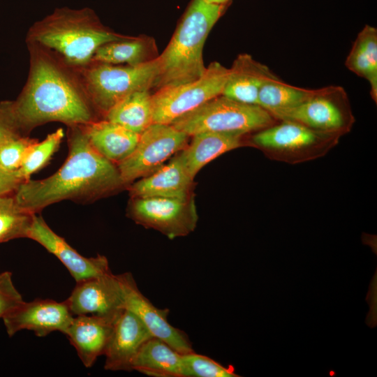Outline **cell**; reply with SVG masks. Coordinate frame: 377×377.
I'll list each match as a JSON object with an SVG mask.
<instances>
[{"label": "cell", "mask_w": 377, "mask_h": 377, "mask_svg": "<svg viewBox=\"0 0 377 377\" xmlns=\"http://www.w3.org/2000/svg\"><path fill=\"white\" fill-rule=\"evenodd\" d=\"M27 45L30 55L28 78L20 94L13 101L24 135L50 121L70 126L98 120V113L76 69L47 48Z\"/></svg>", "instance_id": "6da1fadb"}, {"label": "cell", "mask_w": 377, "mask_h": 377, "mask_svg": "<svg viewBox=\"0 0 377 377\" xmlns=\"http://www.w3.org/2000/svg\"><path fill=\"white\" fill-rule=\"evenodd\" d=\"M68 154L61 167L43 179L23 182L13 193L17 205L36 214L64 200L87 202L126 185L117 165L91 145L82 125L68 126Z\"/></svg>", "instance_id": "7a4b0ae2"}, {"label": "cell", "mask_w": 377, "mask_h": 377, "mask_svg": "<svg viewBox=\"0 0 377 377\" xmlns=\"http://www.w3.org/2000/svg\"><path fill=\"white\" fill-rule=\"evenodd\" d=\"M128 37L106 29L89 8H60L35 22L26 40L50 50L77 68L88 65L102 45Z\"/></svg>", "instance_id": "3957f363"}, {"label": "cell", "mask_w": 377, "mask_h": 377, "mask_svg": "<svg viewBox=\"0 0 377 377\" xmlns=\"http://www.w3.org/2000/svg\"><path fill=\"white\" fill-rule=\"evenodd\" d=\"M224 4L193 0L172 38L158 57L157 90L200 78L206 71L202 50L206 38L221 16Z\"/></svg>", "instance_id": "277c9868"}, {"label": "cell", "mask_w": 377, "mask_h": 377, "mask_svg": "<svg viewBox=\"0 0 377 377\" xmlns=\"http://www.w3.org/2000/svg\"><path fill=\"white\" fill-rule=\"evenodd\" d=\"M75 69L96 111L105 115L131 93L153 88L158 61L155 58L136 66L91 62Z\"/></svg>", "instance_id": "5b68a950"}, {"label": "cell", "mask_w": 377, "mask_h": 377, "mask_svg": "<svg viewBox=\"0 0 377 377\" xmlns=\"http://www.w3.org/2000/svg\"><path fill=\"white\" fill-rule=\"evenodd\" d=\"M276 121L268 111L258 105L240 103L219 95L170 124L188 136L209 131L246 135L269 127Z\"/></svg>", "instance_id": "8992f818"}, {"label": "cell", "mask_w": 377, "mask_h": 377, "mask_svg": "<svg viewBox=\"0 0 377 377\" xmlns=\"http://www.w3.org/2000/svg\"><path fill=\"white\" fill-rule=\"evenodd\" d=\"M339 138L297 122L281 121L257 131L251 141L269 158L297 163L324 156Z\"/></svg>", "instance_id": "52a82bcc"}, {"label": "cell", "mask_w": 377, "mask_h": 377, "mask_svg": "<svg viewBox=\"0 0 377 377\" xmlns=\"http://www.w3.org/2000/svg\"><path fill=\"white\" fill-rule=\"evenodd\" d=\"M229 75L230 68L213 62L200 78L157 90L151 94L153 123L170 124L221 95Z\"/></svg>", "instance_id": "ba28073f"}, {"label": "cell", "mask_w": 377, "mask_h": 377, "mask_svg": "<svg viewBox=\"0 0 377 377\" xmlns=\"http://www.w3.org/2000/svg\"><path fill=\"white\" fill-rule=\"evenodd\" d=\"M277 121H291L311 129L341 136L355 122L345 90L339 86L318 89L316 94L302 104L269 112Z\"/></svg>", "instance_id": "9c48e42d"}, {"label": "cell", "mask_w": 377, "mask_h": 377, "mask_svg": "<svg viewBox=\"0 0 377 377\" xmlns=\"http://www.w3.org/2000/svg\"><path fill=\"white\" fill-rule=\"evenodd\" d=\"M188 135L172 124L152 123L140 134L133 151L117 164L125 184L152 173L184 149Z\"/></svg>", "instance_id": "30bf717a"}, {"label": "cell", "mask_w": 377, "mask_h": 377, "mask_svg": "<svg viewBox=\"0 0 377 377\" xmlns=\"http://www.w3.org/2000/svg\"><path fill=\"white\" fill-rule=\"evenodd\" d=\"M128 214L136 223L155 229L170 239L193 232L198 219L192 197L132 198Z\"/></svg>", "instance_id": "8fae6325"}, {"label": "cell", "mask_w": 377, "mask_h": 377, "mask_svg": "<svg viewBox=\"0 0 377 377\" xmlns=\"http://www.w3.org/2000/svg\"><path fill=\"white\" fill-rule=\"evenodd\" d=\"M66 301L74 316H112L124 309L121 282L119 275L111 272L77 281Z\"/></svg>", "instance_id": "7c38bea8"}, {"label": "cell", "mask_w": 377, "mask_h": 377, "mask_svg": "<svg viewBox=\"0 0 377 377\" xmlns=\"http://www.w3.org/2000/svg\"><path fill=\"white\" fill-rule=\"evenodd\" d=\"M73 316L66 300L36 299L23 300L2 319L9 337L27 330L42 337L54 331L64 334Z\"/></svg>", "instance_id": "4fadbf2b"}, {"label": "cell", "mask_w": 377, "mask_h": 377, "mask_svg": "<svg viewBox=\"0 0 377 377\" xmlns=\"http://www.w3.org/2000/svg\"><path fill=\"white\" fill-rule=\"evenodd\" d=\"M124 295V309L133 312L145 324L154 337L158 338L181 354L193 352L187 336L168 321L169 310L161 309L140 292L129 272L118 274Z\"/></svg>", "instance_id": "5bb4252c"}, {"label": "cell", "mask_w": 377, "mask_h": 377, "mask_svg": "<svg viewBox=\"0 0 377 377\" xmlns=\"http://www.w3.org/2000/svg\"><path fill=\"white\" fill-rule=\"evenodd\" d=\"M27 238L36 241L55 256L66 267L75 282L110 272L105 256L87 258L80 255L66 240L54 232L43 218L34 214Z\"/></svg>", "instance_id": "9a60e30c"}, {"label": "cell", "mask_w": 377, "mask_h": 377, "mask_svg": "<svg viewBox=\"0 0 377 377\" xmlns=\"http://www.w3.org/2000/svg\"><path fill=\"white\" fill-rule=\"evenodd\" d=\"M151 337L142 321L133 312L124 309L114 322L105 347V369L131 371L140 349Z\"/></svg>", "instance_id": "2e32d148"}, {"label": "cell", "mask_w": 377, "mask_h": 377, "mask_svg": "<svg viewBox=\"0 0 377 377\" xmlns=\"http://www.w3.org/2000/svg\"><path fill=\"white\" fill-rule=\"evenodd\" d=\"M119 314L73 316L64 334L85 367H92L97 358L104 355L114 322Z\"/></svg>", "instance_id": "e0dca14e"}, {"label": "cell", "mask_w": 377, "mask_h": 377, "mask_svg": "<svg viewBox=\"0 0 377 377\" xmlns=\"http://www.w3.org/2000/svg\"><path fill=\"white\" fill-rule=\"evenodd\" d=\"M193 181L179 154L168 164L132 184L129 191L132 198L186 199L190 197Z\"/></svg>", "instance_id": "ac0fdd59"}, {"label": "cell", "mask_w": 377, "mask_h": 377, "mask_svg": "<svg viewBox=\"0 0 377 377\" xmlns=\"http://www.w3.org/2000/svg\"><path fill=\"white\" fill-rule=\"evenodd\" d=\"M276 77L267 66L248 54H241L230 68V75L221 95L240 103L258 105L263 84Z\"/></svg>", "instance_id": "d6986e66"}, {"label": "cell", "mask_w": 377, "mask_h": 377, "mask_svg": "<svg viewBox=\"0 0 377 377\" xmlns=\"http://www.w3.org/2000/svg\"><path fill=\"white\" fill-rule=\"evenodd\" d=\"M82 127L94 149L116 165L131 155L140 138V134L107 119L96 120Z\"/></svg>", "instance_id": "ffe728a7"}, {"label": "cell", "mask_w": 377, "mask_h": 377, "mask_svg": "<svg viewBox=\"0 0 377 377\" xmlns=\"http://www.w3.org/2000/svg\"><path fill=\"white\" fill-rule=\"evenodd\" d=\"M240 133L202 132L195 134L190 145L179 154L192 178L207 163L242 145Z\"/></svg>", "instance_id": "44dd1931"}, {"label": "cell", "mask_w": 377, "mask_h": 377, "mask_svg": "<svg viewBox=\"0 0 377 377\" xmlns=\"http://www.w3.org/2000/svg\"><path fill=\"white\" fill-rule=\"evenodd\" d=\"M182 355L153 337L140 349L132 370L153 377H186Z\"/></svg>", "instance_id": "7402d4cb"}, {"label": "cell", "mask_w": 377, "mask_h": 377, "mask_svg": "<svg viewBox=\"0 0 377 377\" xmlns=\"http://www.w3.org/2000/svg\"><path fill=\"white\" fill-rule=\"evenodd\" d=\"M346 67L365 79L370 95L377 103V29L365 25L358 33L345 61Z\"/></svg>", "instance_id": "603a6c76"}, {"label": "cell", "mask_w": 377, "mask_h": 377, "mask_svg": "<svg viewBox=\"0 0 377 377\" xmlns=\"http://www.w3.org/2000/svg\"><path fill=\"white\" fill-rule=\"evenodd\" d=\"M105 117L140 134L153 123L151 94L147 89L133 91L112 106Z\"/></svg>", "instance_id": "cb8c5ba5"}, {"label": "cell", "mask_w": 377, "mask_h": 377, "mask_svg": "<svg viewBox=\"0 0 377 377\" xmlns=\"http://www.w3.org/2000/svg\"><path fill=\"white\" fill-rule=\"evenodd\" d=\"M318 89L288 84L279 77L265 82L258 98V105L269 112L296 107L313 96Z\"/></svg>", "instance_id": "d4e9b609"}, {"label": "cell", "mask_w": 377, "mask_h": 377, "mask_svg": "<svg viewBox=\"0 0 377 377\" xmlns=\"http://www.w3.org/2000/svg\"><path fill=\"white\" fill-rule=\"evenodd\" d=\"M148 54L149 45L146 40L128 37L100 46L94 54L91 62L136 66L150 61Z\"/></svg>", "instance_id": "484cf974"}, {"label": "cell", "mask_w": 377, "mask_h": 377, "mask_svg": "<svg viewBox=\"0 0 377 377\" xmlns=\"http://www.w3.org/2000/svg\"><path fill=\"white\" fill-rule=\"evenodd\" d=\"M34 213L21 208L13 193L0 197V243L26 237Z\"/></svg>", "instance_id": "4316f807"}, {"label": "cell", "mask_w": 377, "mask_h": 377, "mask_svg": "<svg viewBox=\"0 0 377 377\" xmlns=\"http://www.w3.org/2000/svg\"><path fill=\"white\" fill-rule=\"evenodd\" d=\"M64 136L62 128H58L49 134L45 140L35 142L28 150L22 164L16 171L24 180H28L31 175L42 168L50 161L57 150Z\"/></svg>", "instance_id": "83f0119b"}, {"label": "cell", "mask_w": 377, "mask_h": 377, "mask_svg": "<svg viewBox=\"0 0 377 377\" xmlns=\"http://www.w3.org/2000/svg\"><path fill=\"white\" fill-rule=\"evenodd\" d=\"M186 377H239L234 367H223L211 358L193 352L183 354Z\"/></svg>", "instance_id": "f1b7e54d"}, {"label": "cell", "mask_w": 377, "mask_h": 377, "mask_svg": "<svg viewBox=\"0 0 377 377\" xmlns=\"http://www.w3.org/2000/svg\"><path fill=\"white\" fill-rule=\"evenodd\" d=\"M37 139L23 135L11 140L0 149V169L6 172H15L29 148Z\"/></svg>", "instance_id": "f546056e"}, {"label": "cell", "mask_w": 377, "mask_h": 377, "mask_svg": "<svg viewBox=\"0 0 377 377\" xmlns=\"http://www.w3.org/2000/svg\"><path fill=\"white\" fill-rule=\"evenodd\" d=\"M23 135L13 110V101L0 102V149L11 140Z\"/></svg>", "instance_id": "4dcf8cb0"}, {"label": "cell", "mask_w": 377, "mask_h": 377, "mask_svg": "<svg viewBox=\"0 0 377 377\" xmlns=\"http://www.w3.org/2000/svg\"><path fill=\"white\" fill-rule=\"evenodd\" d=\"M22 301L21 294L13 282L11 272L0 273V318H2Z\"/></svg>", "instance_id": "1f68e13d"}, {"label": "cell", "mask_w": 377, "mask_h": 377, "mask_svg": "<svg viewBox=\"0 0 377 377\" xmlns=\"http://www.w3.org/2000/svg\"><path fill=\"white\" fill-rule=\"evenodd\" d=\"M24 182L15 172L0 169V197L13 193Z\"/></svg>", "instance_id": "d6a6232c"}, {"label": "cell", "mask_w": 377, "mask_h": 377, "mask_svg": "<svg viewBox=\"0 0 377 377\" xmlns=\"http://www.w3.org/2000/svg\"><path fill=\"white\" fill-rule=\"evenodd\" d=\"M206 1L214 3H218V4H225L230 0H205Z\"/></svg>", "instance_id": "836d02e7"}]
</instances>
